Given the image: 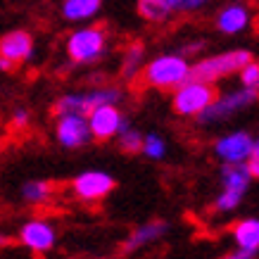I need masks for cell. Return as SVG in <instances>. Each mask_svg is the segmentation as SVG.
Returning <instances> with one entry per match:
<instances>
[{"mask_svg": "<svg viewBox=\"0 0 259 259\" xmlns=\"http://www.w3.org/2000/svg\"><path fill=\"white\" fill-rule=\"evenodd\" d=\"M0 69H12V64L5 62V60H0Z\"/></svg>", "mask_w": 259, "mask_h": 259, "instance_id": "cell-28", "label": "cell"}, {"mask_svg": "<svg viewBox=\"0 0 259 259\" xmlns=\"http://www.w3.org/2000/svg\"><path fill=\"white\" fill-rule=\"evenodd\" d=\"M10 243V238L5 236V233H3V231H0V245H8Z\"/></svg>", "mask_w": 259, "mask_h": 259, "instance_id": "cell-27", "label": "cell"}, {"mask_svg": "<svg viewBox=\"0 0 259 259\" xmlns=\"http://www.w3.org/2000/svg\"><path fill=\"white\" fill-rule=\"evenodd\" d=\"M143 150H145V155L152 159H162L164 157V141L159 138V136H148V138H143Z\"/></svg>", "mask_w": 259, "mask_h": 259, "instance_id": "cell-20", "label": "cell"}, {"mask_svg": "<svg viewBox=\"0 0 259 259\" xmlns=\"http://www.w3.org/2000/svg\"><path fill=\"white\" fill-rule=\"evenodd\" d=\"M238 204H240V195H233V193H226V190H221V195L217 197V209H221V212H231Z\"/></svg>", "mask_w": 259, "mask_h": 259, "instance_id": "cell-23", "label": "cell"}, {"mask_svg": "<svg viewBox=\"0 0 259 259\" xmlns=\"http://www.w3.org/2000/svg\"><path fill=\"white\" fill-rule=\"evenodd\" d=\"M254 254H250V252H236V254H228V257L224 259H252Z\"/></svg>", "mask_w": 259, "mask_h": 259, "instance_id": "cell-26", "label": "cell"}, {"mask_svg": "<svg viewBox=\"0 0 259 259\" xmlns=\"http://www.w3.org/2000/svg\"><path fill=\"white\" fill-rule=\"evenodd\" d=\"M164 233H166V224H164V221H150V224L141 226L134 236L126 240L124 250L126 252H134V250H138V247H143V245H148V243H152V240L162 238Z\"/></svg>", "mask_w": 259, "mask_h": 259, "instance_id": "cell-15", "label": "cell"}, {"mask_svg": "<svg viewBox=\"0 0 259 259\" xmlns=\"http://www.w3.org/2000/svg\"><path fill=\"white\" fill-rule=\"evenodd\" d=\"M138 12L150 22H162L171 15V8H169V0H143L138 5Z\"/></svg>", "mask_w": 259, "mask_h": 259, "instance_id": "cell-17", "label": "cell"}, {"mask_svg": "<svg viewBox=\"0 0 259 259\" xmlns=\"http://www.w3.org/2000/svg\"><path fill=\"white\" fill-rule=\"evenodd\" d=\"M141 60H143V48L136 43L131 50H128V55H126V67H124V74L126 76H134L136 71H138V64H141Z\"/></svg>", "mask_w": 259, "mask_h": 259, "instance_id": "cell-22", "label": "cell"}, {"mask_svg": "<svg viewBox=\"0 0 259 259\" xmlns=\"http://www.w3.org/2000/svg\"><path fill=\"white\" fill-rule=\"evenodd\" d=\"M121 114L114 105H102L98 110H93L88 114V131L91 136H95L98 141H107L119 131V124H121Z\"/></svg>", "mask_w": 259, "mask_h": 259, "instance_id": "cell-8", "label": "cell"}, {"mask_svg": "<svg viewBox=\"0 0 259 259\" xmlns=\"http://www.w3.org/2000/svg\"><path fill=\"white\" fill-rule=\"evenodd\" d=\"M221 179H224V190L226 193H233V195H240L247 190L250 186V171H247V164H226L221 169Z\"/></svg>", "mask_w": 259, "mask_h": 259, "instance_id": "cell-12", "label": "cell"}, {"mask_svg": "<svg viewBox=\"0 0 259 259\" xmlns=\"http://www.w3.org/2000/svg\"><path fill=\"white\" fill-rule=\"evenodd\" d=\"M33 53V38L26 31H10L0 38V60L15 67L17 62L29 60Z\"/></svg>", "mask_w": 259, "mask_h": 259, "instance_id": "cell-10", "label": "cell"}, {"mask_svg": "<svg viewBox=\"0 0 259 259\" xmlns=\"http://www.w3.org/2000/svg\"><path fill=\"white\" fill-rule=\"evenodd\" d=\"M119 145L126 152H138V150H143V136L136 128H126L124 134H119Z\"/></svg>", "mask_w": 259, "mask_h": 259, "instance_id": "cell-19", "label": "cell"}, {"mask_svg": "<svg viewBox=\"0 0 259 259\" xmlns=\"http://www.w3.org/2000/svg\"><path fill=\"white\" fill-rule=\"evenodd\" d=\"M247 171H250V176H259V150H252L250 162H247Z\"/></svg>", "mask_w": 259, "mask_h": 259, "instance_id": "cell-24", "label": "cell"}, {"mask_svg": "<svg viewBox=\"0 0 259 259\" xmlns=\"http://www.w3.org/2000/svg\"><path fill=\"white\" fill-rule=\"evenodd\" d=\"M112 188H114V179L105 171H83L71 183V190L81 200H100Z\"/></svg>", "mask_w": 259, "mask_h": 259, "instance_id": "cell-7", "label": "cell"}, {"mask_svg": "<svg viewBox=\"0 0 259 259\" xmlns=\"http://www.w3.org/2000/svg\"><path fill=\"white\" fill-rule=\"evenodd\" d=\"M257 31H259V17H257Z\"/></svg>", "mask_w": 259, "mask_h": 259, "instance_id": "cell-30", "label": "cell"}, {"mask_svg": "<svg viewBox=\"0 0 259 259\" xmlns=\"http://www.w3.org/2000/svg\"><path fill=\"white\" fill-rule=\"evenodd\" d=\"M57 141L64 148H81L91 141V131H88V121L83 117L69 114V117H60L57 121Z\"/></svg>", "mask_w": 259, "mask_h": 259, "instance_id": "cell-11", "label": "cell"}, {"mask_svg": "<svg viewBox=\"0 0 259 259\" xmlns=\"http://www.w3.org/2000/svg\"><path fill=\"white\" fill-rule=\"evenodd\" d=\"M240 81H243V88H254L259 91V64L252 60L247 67L240 69Z\"/></svg>", "mask_w": 259, "mask_h": 259, "instance_id": "cell-21", "label": "cell"}, {"mask_svg": "<svg viewBox=\"0 0 259 259\" xmlns=\"http://www.w3.org/2000/svg\"><path fill=\"white\" fill-rule=\"evenodd\" d=\"M100 10V0H67L62 5V15L71 22H81L93 17Z\"/></svg>", "mask_w": 259, "mask_h": 259, "instance_id": "cell-16", "label": "cell"}, {"mask_svg": "<svg viewBox=\"0 0 259 259\" xmlns=\"http://www.w3.org/2000/svg\"><path fill=\"white\" fill-rule=\"evenodd\" d=\"M250 22V12L243 8V5H228L219 12L217 17V24H219V29L224 33H238L243 31L245 26Z\"/></svg>", "mask_w": 259, "mask_h": 259, "instance_id": "cell-13", "label": "cell"}, {"mask_svg": "<svg viewBox=\"0 0 259 259\" xmlns=\"http://www.w3.org/2000/svg\"><path fill=\"white\" fill-rule=\"evenodd\" d=\"M259 98V91L254 88H240V91H233V93L224 95L219 100H214L207 110L200 114V121L202 124H209V121H221L224 117L233 114V112L247 107L250 102H254Z\"/></svg>", "mask_w": 259, "mask_h": 259, "instance_id": "cell-5", "label": "cell"}, {"mask_svg": "<svg viewBox=\"0 0 259 259\" xmlns=\"http://www.w3.org/2000/svg\"><path fill=\"white\" fill-rule=\"evenodd\" d=\"M252 62V55L247 50H231V53H221V55L207 57L202 62H197L190 69V81H200V83H209L212 86L217 79L228 76L233 71H240L243 67Z\"/></svg>", "mask_w": 259, "mask_h": 259, "instance_id": "cell-1", "label": "cell"}, {"mask_svg": "<svg viewBox=\"0 0 259 259\" xmlns=\"http://www.w3.org/2000/svg\"><path fill=\"white\" fill-rule=\"evenodd\" d=\"M217 100L214 86L209 83H200V81H188L186 86H181L174 95V110L183 114V117H193V114H202L212 102Z\"/></svg>", "mask_w": 259, "mask_h": 259, "instance_id": "cell-4", "label": "cell"}, {"mask_svg": "<svg viewBox=\"0 0 259 259\" xmlns=\"http://www.w3.org/2000/svg\"><path fill=\"white\" fill-rule=\"evenodd\" d=\"M50 190H53V186L46 181H29V183H24L22 195L26 202H43L50 197Z\"/></svg>", "mask_w": 259, "mask_h": 259, "instance_id": "cell-18", "label": "cell"}, {"mask_svg": "<svg viewBox=\"0 0 259 259\" xmlns=\"http://www.w3.org/2000/svg\"><path fill=\"white\" fill-rule=\"evenodd\" d=\"M19 240L33 252H48L55 245V228L40 219L26 221L19 231Z\"/></svg>", "mask_w": 259, "mask_h": 259, "instance_id": "cell-9", "label": "cell"}, {"mask_svg": "<svg viewBox=\"0 0 259 259\" xmlns=\"http://www.w3.org/2000/svg\"><path fill=\"white\" fill-rule=\"evenodd\" d=\"M252 150H259V141H257V143H254V148H252Z\"/></svg>", "mask_w": 259, "mask_h": 259, "instance_id": "cell-29", "label": "cell"}, {"mask_svg": "<svg viewBox=\"0 0 259 259\" xmlns=\"http://www.w3.org/2000/svg\"><path fill=\"white\" fill-rule=\"evenodd\" d=\"M145 81L157 88H181L190 81V64L179 55H162L148 64Z\"/></svg>", "mask_w": 259, "mask_h": 259, "instance_id": "cell-2", "label": "cell"}, {"mask_svg": "<svg viewBox=\"0 0 259 259\" xmlns=\"http://www.w3.org/2000/svg\"><path fill=\"white\" fill-rule=\"evenodd\" d=\"M236 243L240 245V252H254L259 250V219H245L233 228Z\"/></svg>", "mask_w": 259, "mask_h": 259, "instance_id": "cell-14", "label": "cell"}, {"mask_svg": "<svg viewBox=\"0 0 259 259\" xmlns=\"http://www.w3.org/2000/svg\"><path fill=\"white\" fill-rule=\"evenodd\" d=\"M254 141L250 138V134L245 131H236L231 136H224L221 141H217L214 152L219 155L226 164H245V159H250Z\"/></svg>", "mask_w": 259, "mask_h": 259, "instance_id": "cell-6", "label": "cell"}, {"mask_svg": "<svg viewBox=\"0 0 259 259\" xmlns=\"http://www.w3.org/2000/svg\"><path fill=\"white\" fill-rule=\"evenodd\" d=\"M12 124H15V126H26V124H29V112H26V110H17L15 114H12Z\"/></svg>", "mask_w": 259, "mask_h": 259, "instance_id": "cell-25", "label": "cell"}, {"mask_svg": "<svg viewBox=\"0 0 259 259\" xmlns=\"http://www.w3.org/2000/svg\"><path fill=\"white\" fill-rule=\"evenodd\" d=\"M107 50V33L105 29H79L67 40V53L76 64H88L100 60Z\"/></svg>", "mask_w": 259, "mask_h": 259, "instance_id": "cell-3", "label": "cell"}]
</instances>
